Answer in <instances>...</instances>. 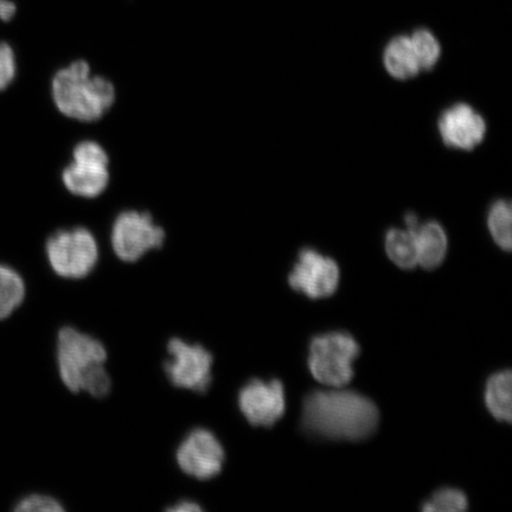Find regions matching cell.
<instances>
[{
    "label": "cell",
    "mask_w": 512,
    "mask_h": 512,
    "mask_svg": "<svg viewBox=\"0 0 512 512\" xmlns=\"http://www.w3.org/2000/svg\"><path fill=\"white\" fill-rule=\"evenodd\" d=\"M175 459L184 475L207 482L222 472L226 450L214 432L196 427L177 446Z\"/></svg>",
    "instance_id": "obj_9"
},
{
    "label": "cell",
    "mask_w": 512,
    "mask_h": 512,
    "mask_svg": "<svg viewBox=\"0 0 512 512\" xmlns=\"http://www.w3.org/2000/svg\"><path fill=\"white\" fill-rule=\"evenodd\" d=\"M414 235L419 265L425 270H434L443 264L447 253V238L443 227L437 222H428L416 228Z\"/></svg>",
    "instance_id": "obj_13"
},
{
    "label": "cell",
    "mask_w": 512,
    "mask_h": 512,
    "mask_svg": "<svg viewBox=\"0 0 512 512\" xmlns=\"http://www.w3.org/2000/svg\"><path fill=\"white\" fill-rule=\"evenodd\" d=\"M111 182V157L105 146L94 139L76 143L61 171L64 190L80 200H95L105 194Z\"/></svg>",
    "instance_id": "obj_4"
},
{
    "label": "cell",
    "mask_w": 512,
    "mask_h": 512,
    "mask_svg": "<svg viewBox=\"0 0 512 512\" xmlns=\"http://www.w3.org/2000/svg\"><path fill=\"white\" fill-rule=\"evenodd\" d=\"M3 0H0V4H2Z\"/></svg>",
    "instance_id": "obj_24"
},
{
    "label": "cell",
    "mask_w": 512,
    "mask_h": 512,
    "mask_svg": "<svg viewBox=\"0 0 512 512\" xmlns=\"http://www.w3.org/2000/svg\"><path fill=\"white\" fill-rule=\"evenodd\" d=\"M309 351L312 376L325 386L341 388L354 377V362L361 348L348 332L335 331L313 338Z\"/></svg>",
    "instance_id": "obj_7"
},
{
    "label": "cell",
    "mask_w": 512,
    "mask_h": 512,
    "mask_svg": "<svg viewBox=\"0 0 512 512\" xmlns=\"http://www.w3.org/2000/svg\"><path fill=\"white\" fill-rule=\"evenodd\" d=\"M48 264L57 277L82 280L91 275L100 260L98 239L91 229L75 226L56 230L46 242Z\"/></svg>",
    "instance_id": "obj_5"
},
{
    "label": "cell",
    "mask_w": 512,
    "mask_h": 512,
    "mask_svg": "<svg viewBox=\"0 0 512 512\" xmlns=\"http://www.w3.org/2000/svg\"><path fill=\"white\" fill-rule=\"evenodd\" d=\"M238 406L243 418L254 427H272L286 411L284 384L279 380L254 379L240 389Z\"/></svg>",
    "instance_id": "obj_10"
},
{
    "label": "cell",
    "mask_w": 512,
    "mask_h": 512,
    "mask_svg": "<svg viewBox=\"0 0 512 512\" xmlns=\"http://www.w3.org/2000/svg\"><path fill=\"white\" fill-rule=\"evenodd\" d=\"M168 512H203L204 509L202 505L196 501H192V499H181V501L176 502L175 504L170 505Z\"/></svg>",
    "instance_id": "obj_23"
},
{
    "label": "cell",
    "mask_w": 512,
    "mask_h": 512,
    "mask_svg": "<svg viewBox=\"0 0 512 512\" xmlns=\"http://www.w3.org/2000/svg\"><path fill=\"white\" fill-rule=\"evenodd\" d=\"M510 370L499 371L486 383L485 405L498 421L510 422L512 418Z\"/></svg>",
    "instance_id": "obj_15"
},
{
    "label": "cell",
    "mask_w": 512,
    "mask_h": 512,
    "mask_svg": "<svg viewBox=\"0 0 512 512\" xmlns=\"http://www.w3.org/2000/svg\"><path fill=\"white\" fill-rule=\"evenodd\" d=\"M469 507L464 492L457 489H441L422 505L425 512H460Z\"/></svg>",
    "instance_id": "obj_20"
},
{
    "label": "cell",
    "mask_w": 512,
    "mask_h": 512,
    "mask_svg": "<svg viewBox=\"0 0 512 512\" xmlns=\"http://www.w3.org/2000/svg\"><path fill=\"white\" fill-rule=\"evenodd\" d=\"M17 76V59L8 43H0V92L8 88Z\"/></svg>",
    "instance_id": "obj_22"
},
{
    "label": "cell",
    "mask_w": 512,
    "mask_h": 512,
    "mask_svg": "<svg viewBox=\"0 0 512 512\" xmlns=\"http://www.w3.org/2000/svg\"><path fill=\"white\" fill-rule=\"evenodd\" d=\"M168 360L164 362L166 379L178 389L206 394L213 383L214 356L200 343L171 338L166 344Z\"/></svg>",
    "instance_id": "obj_8"
},
{
    "label": "cell",
    "mask_w": 512,
    "mask_h": 512,
    "mask_svg": "<svg viewBox=\"0 0 512 512\" xmlns=\"http://www.w3.org/2000/svg\"><path fill=\"white\" fill-rule=\"evenodd\" d=\"M107 360L105 344L93 335L70 325L63 326L57 334V369L70 393H87L95 399L110 395L113 382Z\"/></svg>",
    "instance_id": "obj_3"
},
{
    "label": "cell",
    "mask_w": 512,
    "mask_h": 512,
    "mask_svg": "<svg viewBox=\"0 0 512 512\" xmlns=\"http://www.w3.org/2000/svg\"><path fill=\"white\" fill-rule=\"evenodd\" d=\"M66 508L59 499L43 494L28 495L16 504L17 512H63Z\"/></svg>",
    "instance_id": "obj_21"
},
{
    "label": "cell",
    "mask_w": 512,
    "mask_h": 512,
    "mask_svg": "<svg viewBox=\"0 0 512 512\" xmlns=\"http://www.w3.org/2000/svg\"><path fill=\"white\" fill-rule=\"evenodd\" d=\"M288 284L311 299L330 297L339 284V268L334 260L315 249L305 248L288 275Z\"/></svg>",
    "instance_id": "obj_11"
},
{
    "label": "cell",
    "mask_w": 512,
    "mask_h": 512,
    "mask_svg": "<svg viewBox=\"0 0 512 512\" xmlns=\"http://www.w3.org/2000/svg\"><path fill=\"white\" fill-rule=\"evenodd\" d=\"M386 251L389 259L403 270H412L419 265L418 247L412 230H389L386 236Z\"/></svg>",
    "instance_id": "obj_17"
},
{
    "label": "cell",
    "mask_w": 512,
    "mask_h": 512,
    "mask_svg": "<svg viewBox=\"0 0 512 512\" xmlns=\"http://www.w3.org/2000/svg\"><path fill=\"white\" fill-rule=\"evenodd\" d=\"M50 94L57 112L80 124L104 119L118 96L114 82L93 73L91 63L82 59L57 69L50 82Z\"/></svg>",
    "instance_id": "obj_2"
},
{
    "label": "cell",
    "mask_w": 512,
    "mask_h": 512,
    "mask_svg": "<svg viewBox=\"0 0 512 512\" xmlns=\"http://www.w3.org/2000/svg\"><path fill=\"white\" fill-rule=\"evenodd\" d=\"M27 296L22 275L14 268L0 264V320L14 313Z\"/></svg>",
    "instance_id": "obj_16"
},
{
    "label": "cell",
    "mask_w": 512,
    "mask_h": 512,
    "mask_svg": "<svg viewBox=\"0 0 512 512\" xmlns=\"http://www.w3.org/2000/svg\"><path fill=\"white\" fill-rule=\"evenodd\" d=\"M384 66L395 79L407 80L414 78L420 72L411 38L395 37L390 41L383 55Z\"/></svg>",
    "instance_id": "obj_14"
},
{
    "label": "cell",
    "mask_w": 512,
    "mask_h": 512,
    "mask_svg": "<svg viewBox=\"0 0 512 512\" xmlns=\"http://www.w3.org/2000/svg\"><path fill=\"white\" fill-rule=\"evenodd\" d=\"M300 421L313 437L357 441L376 431L380 412L367 396L352 390H317L306 396Z\"/></svg>",
    "instance_id": "obj_1"
},
{
    "label": "cell",
    "mask_w": 512,
    "mask_h": 512,
    "mask_svg": "<svg viewBox=\"0 0 512 512\" xmlns=\"http://www.w3.org/2000/svg\"><path fill=\"white\" fill-rule=\"evenodd\" d=\"M165 241V229L156 222L150 211H120L110 229L113 254L124 264H136L147 254L162 249Z\"/></svg>",
    "instance_id": "obj_6"
},
{
    "label": "cell",
    "mask_w": 512,
    "mask_h": 512,
    "mask_svg": "<svg viewBox=\"0 0 512 512\" xmlns=\"http://www.w3.org/2000/svg\"><path fill=\"white\" fill-rule=\"evenodd\" d=\"M438 126L446 145L467 151L482 143L486 132L482 115L466 104L448 108L441 115Z\"/></svg>",
    "instance_id": "obj_12"
},
{
    "label": "cell",
    "mask_w": 512,
    "mask_h": 512,
    "mask_svg": "<svg viewBox=\"0 0 512 512\" xmlns=\"http://www.w3.org/2000/svg\"><path fill=\"white\" fill-rule=\"evenodd\" d=\"M488 226L492 238L504 251L512 247L510 202L499 200L490 209Z\"/></svg>",
    "instance_id": "obj_18"
},
{
    "label": "cell",
    "mask_w": 512,
    "mask_h": 512,
    "mask_svg": "<svg viewBox=\"0 0 512 512\" xmlns=\"http://www.w3.org/2000/svg\"><path fill=\"white\" fill-rule=\"evenodd\" d=\"M409 38H411L420 70L432 69L437 64L440 56V46L437 38L430 31L424 29L415 31L413 36Z\"/></svg>",
    "instance_id": "obj_19"
}]
</instances>
